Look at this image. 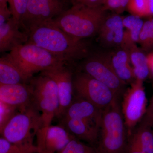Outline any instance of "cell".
I'll use <instances>...</instances> for the list:
<instances>
[{
  "mask_svg": "<svg viewBox=\"0 0 153 153\" xmlns=\"http://www.w3.org/2000/svg\"><path fill=\"white\" fill-rule=\"evenodd\" d=\"M26 43L37 45L65 63L74 65L89 55V45L83 40L69 36L53 23L52 20L31 25L26 30Z\"/></svg>",
  "mask_w": 153,
  "mask_h": 153,
  "instance_id": "1",
  "label": "cell"
},
{
  "mask_svg": "<svg viewBox=\"0 0 153 153\" xmlns=\"http://www.w3.org/2000/svg\"><path fill=\"white\" fill-rule=\"evenodd\" d=\"M108 11L103 5L91 7L74 3L71 7L52 21L69 36L84 40L97 34Z\"/></svg>",
  "mask_w": 153,
  "mask_h": 153,
  "instance_id": "2",
  "label": "cell"
},
{
  "mask_svg": "<svg viewBox=\"0 0 153 153\" xmlns=\"http://www.w3.org/2000/svg\"><path fill=\"white\" fill-rule=\"evenodd\" d=\"M117 100L102 110L98 138L95 147L99 153H126L128 136L121 107Z\"/></svg>",
  "mask_w": 153,
  "mask_h": 153,
  "instance_id": "3",
  "label": "cell"
},
{
  "mask_svg": "<svg viewBox=\"0 0 153 153\" xmlns=\"http://www.w3.org/2000/svg\"><path fill=\"white\" fill-rule=\"evenodd\" d=\"M43 127L41 112L35 105L24 112H18L1 132V136L12 143L38 152L34 138Z\"/></svg>",
  "mask_w": 153,
  "mask_h": 153,
  "instance_id": "4",
  "label": "cell"
},
{
  "mask_svg": "<svg viewBox=\"0 0 153 153\" xmlns=\"http://www.w3.org/2000/svg\"><path fill=\"white\" fill-rule=\"evenodd\" d=\"M8 55L21 71L30 79L39 71L41 72L69 64L43 48L29 43L15 47Z\"/></svg>",
  "mask_w": 153,
  "mask_h": 153,
  "instance_id": "5",
  "label": "cell"
},
{
  "mask_svg": "<svg viewBox=\"0 0 153 153\" xmlns=\"http://www.w3.org/2000/svg\"><path fill=\"white\" fill-rule=\"evenodd\" d=\"M28 84L33 91L34 104L42 116L43 127L38 134L44 136L53 119L56 117L59 109L57 84L52 78L41 73L38 76H33Z\"/></svg>",
  "mask_w": 153,
  "mask_h": 153,
  "instance_id": "6",
  "label": "cell"
},
{
  "mask_svg": "<svg viewBox=\"0 0 153 153\" xmlns=\"http://www.w3.org/2000/svg\"><path fill=\"white\" fill-rule=\"evenodd\" d=\"M75 69L83 71L109 87L115 95L122 99L126 89L127 84L121 80L115 71L109 54L91 52L81 60Z\"/></svg>",
  "mask_w": 153,
  "mask_h": 153,
  "instance_id": "7",
  "label": "cell"
},
{
  "mask_svg": "<svg viewBox=\"0 0 153 153\" xmlns=\"http://www.w3.org/2000/svg\"><path fill=\"white\" fill-rule=\"evenodd\" d=\"M74 96L85 99L102 109L118 97L109 87L83 71L74 69L72 78Z\"/></svg>",
  "mask_w": 153,
  "mask_h": 153,
  "instance_id": "8",
  "label": "cell"
},
{
  "mask_svg": "<svg viewBox=\"0 0 153 153\" xmlns=\"http://www.w3.org/2000/svg\"><path fill=\"white\" fill-rule=\"evenodd\" d=\"M143 81L136 79L126 88L122 98V112L128 139L146 112L147 100Z\"/></svg>",
  "mask_w": 153,
  "mask_h": 153,
  "instance_id": "9",
  "label": "cell"
},
{
  "mask_svg": "<svg viewBox=\"0 0 153 153\" xmlns=\"http://www.w3.org/2000/svg\"><path fill=\"white\" fill-rule=\"evenodd\" d=\"M66 0H28L21 23L25 30L31 25L50 21L66 10Z\"/></svg>",
  "mask_w": 153,
  "mask_h": 153,
  "instance_id": "10",
  "label": "cell"
},
{
  "mask_svg": "<svg viewBox=\"0 0 153 153\" xmlns=\"http://www.w3.org/2000/svg\"><path fill=\"white\" fill-rule=\"evenodd\" d=\"M74 66L70 64H65L54 69L40 72L52 78L57 84L59 108L56 117L59 120L65 114L74 98L72 85Z\"/></svg>",
  "mask_w": 153,
  "mask_h": 153,
  "instance_id": "11",
  "label": "cell"
},
{
  "mask_svg": "<svg viewBox=\"0 0 153 153\" xmlns=\"http://www.w3.org/2000/svg\"><path fill=\"white\" fill-rule=\"evenodd\" d=\"M123 18L120 14H108L97 33L102 46L107 48L122 46L124 35Z\"/></svg>",
  "mask_w": 153,
  "mask_h": 153,
  "instance_id": "12",
  "label": "cell"
},
{
  "mask_svg": "<svg viewBox=\"0 0 153 153\" xmlns=\"http://www.w3.org/2000/svg\"><path fill=\"white\" fill-rule=\"evenodd\" d=\"M0 101L24 112L34 105L33 91L28 83L0 85Z\"/></svg>",
  "mask_w": 153,
  "mask_h": 153,
  "instance_id": "13",
  "label": "cell"
},
{
  "mask_svg": "<svg viewBox=\"0 0 153 153\" xmlns=\"http://www.w3.org/2000/svg\"><path fill=\"white\" fill-rule=\"evenodd\" d=\"M28 36L20 23L12 16L0 26V52L10 51L14 48L27 43Z\"/></svg>",
  "mask_w": 153,
  "mask_h": 153,
  "instance_id": "14",
  "label": "cell"
},
{
  "mask_svg": "<svg viewBox=\"0 0 153 153\" xmlns=\"http://www.w3.org/2000/svg\"><path fill=\"white\" fill-rule=\"evenodd\" d=\"M59 122L76 138L93 146H96L100 124L76 119L59 121Z\"/></svg>",
  "mask_w": 153,
  "mask_h": 153,
  "instance_id": "15",
  "label": "cell"
},
{
  "mask_svg": "<svg viewBox=\"0 0 153 153\" xmlns=\"http://www.w3.org/2000/svg\"><path fill=\"white\" fill-rule=\"evenodd\" d=\"M102 110L89 101L74 96L71 105L59 121L76 119L88 121L99 124Z\"/></svg>",
  "mask_w": 153,
  "mask_h": 153,
  "instance_id": "16",
  "label": "cell"
},
{
  "mask_svg": "<svg viewBox=\"0 0 153 153\" xmlns=\"http://www.w3.org/2000/svg\"><path fill=\"white\" fill-rule=\"evenodd\" d=\"M75 137L60 124L50 126L45 134L43 150L52 153H59Z\"/></svg>",
  "mask_w": 153,
  "mask_h": 153,
  "instance_id": "17",
  "label": "cell"
},
{
  "mask_svg": "<svg viewBox=\"0 0 153 153\" xmlns=\"http://www.w3.org/2000/svg\"><path fill=\"white\" fill-rule=\"evenodd\" d=\"M111 64L118 76L127 84H131L136 79L131 66L128 49L118 47L109 54Z\"/></svg>",
  "mask_w": 153,
  "mask_h": 153,
  "instance_id": "18",
  "label": "cell"
},
{
  "mask_svg": "<svg viewBox=\"0 0 153 153\" xmlns=\"http://www.w3.org/2000/svg\"><path fill=\"white\" fill-rule=\"evenodd\" d=\"M153 115L146 112L129 138L138 144L144 153H153Z\"/></svg>",
  "mask_w": 153,
  "mask_h": 153,
  "instance_id": "19",
  "label": "cell"
},
{
  "mask_svg": "<svg viewBox=\"0 0 153 153\" xmlns=\"http://www.w3.org/2000/svg\"><path fill=\"white\" fill-rule=\"evenodd\" d=\"M8 54L0 58V85L28 83L30 80Z\"/></svg>",
  "mask_w": 153,
  "mask_h": 153,
  "instance_id": "20",
  "label": "cell"
},
{
  "mask_svg": "<svg viewBox=\"0 0 153 153\" xmlns=\"http://www.w3.org/2000/svg\"><path fill=\"white\" fill-rule=\"evenodd\" d=\"M123 24L126 30H124L123 44L121 47L128 49L138 43L144 22L141 18L131 15L123 18Z\"/></svg>",
  "mask_w": 153,
  "mask_h": 153,
  "instance_id": "21",
  "label": "cell"
},
{
  "mask_svg": "<svg viewBox=\"0 0 153 153\" xmlns=\"http://www.w3.org/2000/svg\"><path fill=\"white\" fill-rule=\"evenodd\" d=\"M126 49L129 52L131 62L136 78L143 81L147 78L150 72L146 56L138 49L136 44H134Z\"/></svg>",
  "mask_w": 153,
  "mask_h": 153,
  "instance_id": "22",
  "label": "cell"
},
{
  "mask_svg": "<svg viewBox=\"0 0 153 153\" xmlns=\"http://www.w3.org/2000/svg\"><path fill=\"white\" fill-rule=\"evenodd\" d=\"M138 43L144 50L148 51L153 47V19L144 22Z\"/></svg>",
  "mask_w": 153,
  "mask_h": 153,
  "instance_id": "23",
  "label": "cell"
},
{
  "mask_svg": "<svg viewBox=\"0 0 153 153\" xmlns=\"http://www.w3.org/2000/svg\"><path fill=\"white\" fill-rule=\"evenodd\" d=\"M59 153H99L95 147L76 138L73 139Z\"/></svg>",
  "mask_w": 153,
  "mask_h": 153,
  "instance_id": "24",
  "label": "cell"
},
{
  "mask_svg": "<svg viewBox=\"0 0 153 153\" xmlns=\"http://www.w3.org/2000/svg\"><path fill=\"white\" fill-rule=\"evenodd\" d=\"M127 10L136 16L148 17V0H130Z\"/></svg>",
  "mask_w": 153,
  "mask_h": 153,
  "instance_id": "25",
  "label": "cell"
},
{
  "mask_svg": "<svg viewBox=\"0 0 153 153\" xmlns=\"http://www.w3.org/2000/svg\"><path fill=\"white\" fill-rule=\"evenodd\" d=\"M28 0H8L12 16L20 23L26 13Z\"/></svg>",
  "mask_w": 153,
  "mask_h": 153,
  "instance_id": "26",
  "label": "cell"
},
{
  "mask_svg": "<svg viewBox=\"0 0 153 153\" xmlns=\"http://www.w3.org/2000/svg\"><path fill=\"white\" fill-rule=\"evenodd\" d=\"M19 112L15 107L0 101V132L11 119Z\"/></svg>",
  "mask_w": 153,
  "mask_h": 153,
  "instance_id": "27",
  "label": "cell"
},
{
  "mask_svg": "<svg viewBox=\"0 0 153 153\" xmlns=\"http://www.w3.org/2000/svg\"><path fill=\"white\" fill-rule=\"evenodd\" d=\"M38 153L37 151L12 143L2 137L0 138V153Z\"/></svg>",
  "mask_w": 153,
  "mask_h": 153,
  "instance_id": "28",
  "label": "cell"
},
{
  "mask_svg": "<svg viewBox=\"0 0 153 153\" xmlns=\"http://www.w3.org/2000/svg\"><path fill=\"white\" fill-rule=\"evenodd\" d=\"M130 0H104L103 5L107 11L120 14L127 10Z\"/></svg>",
  "mask_w": 153,
  "mask_h": 153,
  "instance_id": "29",
  "label": "cell"
},
{
  "mask_svg": "<svg viewBox=\"0 0 153 153\" xmlns=\"http://www.w3.org/2000/svg\"><path fill=\"white\" fill-rule=\"evenodd\" d=\"M126 153H144L140 146L134 140L130 138L128 140Z\"/></svg>",
  "mask_w": 153,
  "mask_h": 153,
  "instance_id": "30",
  "label": "cell"
},
{
  "mask_svg": "<svg viewBox=\"0 0 153 153\" xmlns=\"http://www.w3.org/2000/svg\"><path fill=\"white\" fill-rule=\"evenodd\" d=\"M72 4L79 3L91 7H97L103 5L104 0H70Z\"/></svg>",
  "mask_w": 153,
  "mask_h": 153,
  "instance_id": "31",
  "label": "cell"
},
{
  "mask_svg": "<svg viewBox=\"0 0 153 153\" xmlns=\"http://www.w3.org/2000/svg\"><path fill=\"white\" fill-rule=\"evenodd\" d=\"M12 16V13L9 8H0V26L4 24Z\"/></svg>",
  "mask_w": 153,
  "mask_h": 153,
  "instance_id": "32",
  "label": "cell"
},
{
  "mask_svg": "<svg viewBox=\"0 0 153 153\" xmlns=\"http://www.w3.org/2000/svg\"><path fill=\"white\" fill-rule=\"evenodd\" d=\"M146 57L150 72L153 75V52L148 54Z\"/></svg>",
  "mask_w": 153,
  "mask_h": 153,
  "instance_id": "33",
  "label": "cell"
},
{
  "mask_svg": "<svg viewBox=\"0 0 153 153\" xmlns=\"http://www.w3.org/2000/svg\"><path fill=\"white\" fill-rule=\"evenodd\" d=\"M149 16H153V0H148Z\"/></svg>",
  "mask_w": 153,
  "mask_h": 153,
  "instance_id": "34",
  "label": "cell"
},
{
  "mask_svg": "<svg viewBox=\"0 0 153 153\" xmlns=\"http://www.w3.org/2000/svg\"><path fill=\"white\" fill-rule=\"evenodd\" d=\"M146 112L153 115V94L151 99L150 103L147 108Z\"/></svg>",
  "mask_w": 153,
  "mask_h": 153,
  "instance_id": "35",
  "label": "cell"
},
{
  "mask_svg": "<svg viewBox=\"0 0 153 153\" xmlns=\"http://www.w3.org/2000/svg\"><path fill=\"white\" fill-rule=\"evenodd\" d=\"M8 0H0V8H8Z\"/></svg>",
  "mask_w": 153,
  "mask_h": 153,
  "instance_id": "36",
  "label": "cell"
},
{
  "mask_svg": "<svg viewBox=\"0 0 153 153\" xmlns=\"http://www.w3.org/2000/svg\"><path fill=\"white\" fill-rule=\"evenodd\" d=\"M38 153H52L49 152H47V151H46L45 150H43V151H39V152H38Z\"/></svg>",
  "mask_w": 153,
  "mask_h": 153,
  "instance_id": "37",
  "label": "cell"
},
{
  "mask_svg": "<svg viewBox=\"0 0 153 153\" xmlns=\"http://www.w3.org/2000/svg\"><path fill=\"white\" fill-rule=\"evenodd\" d=\"M152 132H153V124H152Z\"/></svg>",
  "mask_w": 153,
  "mask_h": 153,
  "instance_id": "38",
  "label": "cell"
}]
</instances>
